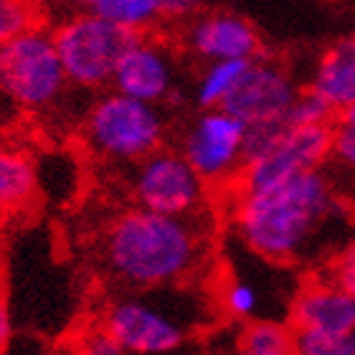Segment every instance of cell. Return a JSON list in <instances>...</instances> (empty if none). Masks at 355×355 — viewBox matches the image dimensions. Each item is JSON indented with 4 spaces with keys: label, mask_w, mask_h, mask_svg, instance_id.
I'll return each instance as SVG.
<instances>
[{
    "label": "cell",
    "mask_w": 355,
    "mask_h": 355,
    "mask_svg": "<svg viewBox=\"0 0 355 355\" xmlns=\"http://www.w3.org/2000/svg\"><path fill=\"white\" fill-rule=\"evenodd\" d=\"M345 218V203L327 173H300L261 191H236L234 226L241 244L274 264L304 261Z\"/></svg>",
    "instance_id": "cell-1"
},
{
    "label": "cell",
    "mask_w": 355,
    "mask_h": 355,
    "mask_svg": "<svg viewBox=\"0 0 355 355\" xmlns=\"http://www.w3.org/2000/svg\"><path fill=\"white\" fill-rule=\"evenodd\" d=\"M208 234L198 214L168 216L135 206L119 214L99 239V264L125 289L178 287L198 272Z\"/></svg>",
    "instance_id": "cell-2"
},
{
    "label": "cell",
    "mask_w": 355,
    "mask_h": 355,
    "mask_svg": "<svg viewBox=\"0 0 355 355\" xmlns=\"http://www.w3.org/2000/svg\"><path fill=\"white\" fill-rule=\"evenodd\" d=\"M84 145L99 160L114 165L140 163L165 148V114L157 104L140 102L110 89L96 96L84 114Z\"/></svg>",
    "instance_id": "cell-3"
},
{
    "label": "cell",
    "mask_w": 355,
    "mask_h": 355,
    "mask_svg": "<svg viewBox=\"0 0 355 355\" xmlns=\"http://www.w3.org/2000/svg\"><path fill=\"white\" fill-rule=\"evenodd\" d=\"M69 76L53 31L38 23L0 46V96L26 112H46L61 102Z\"/></svg>",
    "instance_id": "cell-4"
},
{
    "label": "cell",
    "mask_w": 355,
    "mask_h": 355,
    "mask_svg": "<svg viewBox=\"0 0 355 355\" xmlns=\"http://www.w3.org/2000/svg\"><path fill=\"white\" fill-rule=\"evenodd\" d=\"M51 31L69 84L89 92L110 87L119 59L137 38L92 10H71Z\"/></svg>",
    "instance_id": "cell-5"
},
{
    "label": "cell",
    "mask_w": 355,
    "mask_h": 355,
    "mask_svg": "<svg viewBox=\"0 0 355 355\" xmlns=\"http://www.w3.org/2000/svg\"><path fill=\"white\" fill-rule=\"evenodd\" d=\"M135 206L168 216H193L206 203L208 183L193 171L180 150L160 148L127 168Z\"/></svg>",
    "instance_id": "cell-6"
},
{
    "label": "cell",
    "mask_w": 355,
    "mask_h": 355,
    "mask_svg": "<svg viewBox=\"0 0 355 355\" xmlns=\"http://www.w3.org/2000/svg\"><path fill=\"white\" fill-rule=\"evenodd\" d=\"M102 325L114 335L125 353L163 355L180 348L191 333V318L168 304L148 300L145 292L119 297L107 304Z\"/></svg>",
    "instance_id": "cell-7"
},
{
    "label": "cell",
    "mask_w": 355,
    "mask_h": 355,
    "mask_svg": "<svg viewBox=\"0 0 355 355\" xmlns=\"http://www.w3.org/2000/svg\"><path fill=\"white\" fill-rule=\"evenodd\" d=\"M246 125L223 107L200 110L180 137V153L208 185H236L244 171Z\"/></svg>",
    "instance_id": "cell-8"
},
{
    "label": "cell",
    "mask_w": 355,
    "mask_h": 355,
    "mask_svg": "<svg viewBox=\"0 0 355 355\" xmlns=\"http://www.w3.org/2000/svg\"><path fill=\"white\" fill-rule=\"evenodd\" d=\"M333 153V122L330 125H287L269 148L244 165L236 191H261L300 173L325 168Z\"/></svg>",
    "instance_id": "cell-9"
},
{
    "label": "cell",
    "mask_w": 355,
    "mask_h": 355,
    "mask_svg": "<svg viewBox=\"0 0 355 355\" xmlns=\"http://www.w3.org/2000/svg\"><path fill=\"white\" fill-rule=\"evenodd\" d=\"M300 96V87L287 69L277 61L257 56L249 61L236 89L223 102V110L239 117L246 127L279 122Z\"/></svg>",
    "instance_id": "cell-10"
},
{
    "label": "cell",
    "mask_w": 355,
    "mask_h": 355,
    "mask_svg": "<svg viewBox=\"0 0 355 355\" xmlns=\"http://www.w3.org/2000/svg\"><path fill=\"white\" fill-rule=\"evenodd\" d=\"M183 46L200 61H252L261 53V38L244 15L229 10L200 13L185 23Z\"/></svg>",
    "instance_id": "cell-11"
},
{
    "label": "cell",
    "mask_w": 355,
    "mask_h": 355,
    "mask_svg": "<svg viewBox=\"0 0 355 355\" xmlns=\"http://www.w3.org/2000/svg\"><path fill=\"white\" fill-rule=\"evenodd\" d=\"M110 89L148 104H160L175 89V64L160 41L137 36L119 59Z\"/></svg>",
    "instance_id": "cell-12"
},
{
    "label": "cell",
    "mask_w": 355,
    "mask_h": 355,
    "mask_svg": "<svg viewBox=\"0 0 355 355\" xmlns=\"http://www.w3.org/2000/svg\"><path fill=\"white\" fill-rule=\"evenodd\" d=\"M295 333H355V297L330 277L304 282L289 302Z\"/></svg>",
    "instance_id": "cell-13"
},
{
    "label": "cell",
    "mask_w": 355,
    "mask_h": 355,
    "mask_svg": "<svg viewBox=\"0 0 355 355\" xmlns=\"http://www.w3.org/2000/svg\"><path fill=\"white\" fill-rule=\"evenodd\" d=\"M310 92L322 99L330 110H348L355 104V36L338 38L318 59L312 71Z\"/></svg>",
    "instance_id": "cell-14"
},
{
    "label": "cell",
    "mask_w": 355,
    "mask_h": 355,
    "mask_svg": "<svg viewBox=\"0 0 355 355\" xmlns=\"http://www.w3.org/2000/svg\"><path fill=\"white\" fill-rule=\"evenodd\" d=\"M36 165L21 150L0 140V216L21 214L36 198Z\"/></svg>",
    "instance_id": "cell-15"
},
{
    "label": "cell",
    "mask_w": 355,
    "mask_h": 355,
    "mask_svg": "<svg viewBox=\"0 0 355 355\" xmlns=\"http://www.w3.org/2000/svg\"><path fill=\"white\" fill-rule=\"evenodd\" d=\"M236 355H297L295 330L279 320H249L239 335Z\"/></svg>",
    "instance_id": "cell-16"
},
{
    "label": "cell",
    "mask_w": 355,
    "mask_h": 355,
    "mask_svg": "<svg viewBox=\"0 0 355 355\" xmlns=\"http://www.w3.org/2000/svg\"><path fill=\"white\" fill-rule=\"evenodd\" d=\"M87 10L135 36H145L155 28V23H160L157 0H92Z\"/></svg>",
    "instance_id": "cell-17"
},
{
    "label": "cell",
    "mask_w": 355,
    "mask_h": 355,
    "mask_svg": "<svg viewBox=\"0 0 355 355\" xmlns=\"http://www.w3.org/2000/svg\"><path fill=\"white\" fill-rule=\"evenodd\" d=\"M246 67H249V61H211V64H206V69L200 71L198 82H196V92H193L196 104L200 110L223 107V102L236 89Z\"/></svg>",
    "instance_id": "cell-18"
},
{
    "label": "cell",
    "mask_w": 355,
    "mask_h": 355,
    "mask_svg": "<svg viewBox=\"0 0 355 355\" xmlns=\"http://www.w3.org/2000/svg\"><path fill=\"white\" fill-rule=\"evenodd\" d=\"M221 304L234 320L249 322V320H257L261 310V292L257 289L254 282L244 279V277H234L223 287Z\"/></svg>",
    "instance_id": "cell-19"
},
{
    "label": "cell",
    "mask_w": 355,
    "mask_h": 355,
    "mask_svg": "<svg viewBox=\"0 0 355 355\" xmlns=\"http://www.w3.org/2000/svg\"><path fill=\"white\" fill-rule=\"evenodd\" d=\"M38 23H44L38 0H0V46Z\"/></svg>",
    "instance_id": "cell-20"
},
{
    "label": "cell",
    "mask_w": 355,
    "mask_h": 355,
    "mask_svg": "<svg viewBox=\"0 0 355 355\" xmlns=\"http://www.w3.org/2000/svg\"><path fill=\"white\" fill-rule=\"evenodd\" d=\"M297 355H355V333H295Z\"/></svg>",
    "instance_id": "cell-21"
},
{
    "label": "cell",
    "mask_w": 355,
    "mask_h": 355,
    "mask_svg": "<svg viewBox=\"0 0 355 355\" xmlns=\"http://www.w3.org/2000/svg\"><path fill=\"white\" fill-rule=\"evenodd\" d=\"M335 117V112L320 99L315 92H300V96L295 99V104L287 112V125L304 127V125H330Z\"/></svg>",
    "instance_id": "cell-22"
},
{
    "label": "cell",
    "mask_w": 355,
    "mask_h": 355,
    "mask_svg": "<svg viewBox=\"0 0 355 355\" xmlns=\"http://www.w3.org/2000/svg\"><path fill=\"white\" fill-rule=\"evenodd\" d=\"M325 277H330L335 284H340L345 292H350L355 297V241L340 246L330 257V261L325 266Z\"/></svg>",
    "instance_id": "cell-23"
},
{
    "label": "cell",
    "mask_w": 355,
    "mask_h": 355,
    "mask_svg": "<svg viewBox=\"0 0 355 355\" xmlns=\"http://www.w3.org/2000/svg\"><path fill=\"white\" fill-rule=\"evenodd\" d=\"M76 355H125L122 345L114 340V335L104 325L89 327L87 333L79 340V350Z\"/></svg>",
    "instance_id": "cell-24"
},
{
    "label": "cell",
    "mask_w": 355,
    "mask_h": 355,
    "mask_svg": "<svg viewBox=\"0 0 355 355\" xmlns=\"http://www.w3.org/2000/svg\"><path fill=\"white\" fill-rule=\"evenodd\" d=\"M330 160H335L345 171L355 173V132L333 125V153H330Z\"/></svg>",
    "instance_id": "cell-25"
},
{
    "label": "cell",
    "mask_w": 355,
    "mask_h": 355,
    "mask_svg": "<svg viewBox=\"0 0 355 355\" xmlns=\"http://www.w3.org/2000/svg\"><path fill=\"white\" fill-rule=\"evenodd\" d=\"M157 8H160V21L188 23L200 15L203 0H157Z\"/></svg>",
    "instance_id": "cell-26"
},
{
    "label": "cell",
    "mask_w": 355,
    "mask_h": 355,
    "mask_svg": "<svg viewBox=\"0 0 355 355\" xmlns=\"http://www.w3.org/2000/svg\"><path fill=\"white\" fill-rule=\"evenodd\" d=\"M10 335H13V325H10V312H8L6 297H3V292H0V353L6 350L8 340H10Z\"/></svg>",
    "instance_id": "cell-27"
},
{
    "label": "cell",
    "mask_w": 355,
    "mask_h": 355,
    "mask_svg": "<svg viewBox=\"0 0 355 355\" xmlns=\"http://www.w3.org/2000/svg\"><path fill=\"white\" fill-rule=\"evenodd\" d=\"M333 125L335 127H343V130H350V132H355V104L353 107H348V110L338 112L333 117Z\"/></svg>",
    "instance_id": "cell-28"
},
{
    "label": "cell",
    "mask_w": 355,
    "mask_h": 355,
    "mask_svg": "<svg viewBox=\"0 0 355 355\" xmlns=\"http://www.w3.org/2000/svg\"><path fill=\"white\" fill-rule=\"evenodd\" d=\"M64 3H67V6H71L74 10H87L92 0H64Z\"/></svg>",
    "instance_id": "cell-29"
},
{
    "label": "cell",
    "mask_w": 355,
    "mask_h": 355,
    "mask_svg": "<svg viewBox=\"0 0 355 355\" xmlns=\"http://www.w3.org/2000/svg\"><path fill=\"white\" fill-rule=\"evenodd\" d=\"M38 3H41V0H38Z\"/></svg>",
    "instance_id": "cell-30"
}]
</instances>
